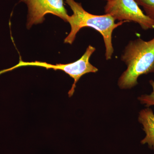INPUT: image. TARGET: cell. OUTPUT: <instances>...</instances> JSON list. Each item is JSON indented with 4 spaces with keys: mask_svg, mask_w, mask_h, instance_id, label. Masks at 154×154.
<instances>
[{
    "mask_svg": "<svg viewBox=\"0 0 154 154\" xmlns=\"http://www.w3.org/2000/svg\"><path fill=\"white\" fill-rule=\"evenodd\" d=\"M96 51L95 47L90 45L88 48L85 52L79 59L74 62L68 64H57L56 65L51 64L46 62L37 61L25 62L22 60L19 61V63L15 66L7 69L2 71V73L13 70L14 69L22 66H38L48 69L55 70H60L67 74L69 76L74 80L71 89L68 92L69 97H71L73 95L76 88V85L78 81L84 75L88 73H96L98 72V69L91 64L90 62V57Z\"/></svg>",
    "mask_w": 154,
    "mask_h": 154,
    "instance_id": "3",
    "label": "cell"
},
{
    "mask_svg": "<svg viewBox=\"0 0 154 154\" xmlns=\"http://www.w3.org/2000/svg\"><path fill=\"white\" fill-rule=\"evenodd\" d=\"M73 12L69 16L67 22L71 26L70 32L65 38L64 43L72 45L75 39L77 33L82 28L90 27L94 28L101 33L103 37L105 47V58L111 59L114 49L112 44L113 30L127 22L120 21L116 23L115 20L110 15H95L90 14L83 8L82 4L75 0H65Z\"/></svg>",
    "mask_w": 154,
    "mask_h": 154,
    "instance_id": "1",
    "label": "cell"
},
{
    "mask_svg": "<svg viewBox=\"0 0 154 154\" xmlns=\"http://www.w3.org/2000/svg\"><path fill=\"white\" fill-rule=\"evenodd\" d=\"M105 1H107V2H108V1H110V0H105Z\"/></svg>",
    "mask_w": 154,
    "mask_h": 154,
    "instance_id": "9",
    "label": "cell"
},
{
    "mask_svg": "<svg viewBox=\"0 0 154 154\" xmlns=\"http://www.w3.org/2000/svg\"><path fill=\"white\" fill-rule=\"evenodd\" d=\"M105 12L115 20L137 23L144 30L154 29V19L146 15L135 0H110Z\"/></svg>",
    "mask_w": 154,
    "mask_h": 154,
    "instance_id": "4",
    "label": "cell"
},
{
    "mask_svg": "<svg viewBox=\"0 0 154 154\" xmlns=\"http://www.w3.org/2000/svg\"><path fill=\"white\" fill-rule=\"evenodd\" d=\"M127 69L118 81L122 89H130L138 84L139 77L154 72V37L149 41L140 38L129 42L121 56Z\"/></svg>",
    "mask_w": 154,
    "mask_h": 154,
    "instance_id": "2",
    "label": "cell"
},
{
    "mask_svg": "<svg viewBox=\"0 0 154 154\" xmlns=\"http://www.w3.org/2000/svg\"><path fill=\"white\" fill-rule=\"evenodd\" d=\"M139 6L142 7L146 15L154 19V0H135Z\"/></svg>",
    "mask_w": 154,
    "mask_h": 154,
    "instance_id": "7",
    "label": "cell"
},
{
    "mask_svg": "<svg viewBox=\"0 0 154 154\" xmlns=\"http://www.w3.org/2000/svg\"><path fill=\"white\" fill-rule=\"evenodd\" d=\"M139 121L143 125L146 136L140 143L147 144L149 147L154 151V114L150 108L141 110L138 118Z\"/></svg>",
    "mask_w": 154,
    "mask_h": 154,
    "instance_id": "6",
    "label": "cell"
},
{
    "mask_svg": "<svg viewBox=\"0 0 154 154\" xmlns=\"http://www.w3.org/2000/svg\"><path fill=\"white\" fill-rule=\"evenodd\" d=\"M149 83L153 88V92L150 95H144L139 97L138 100L141 104H145L146 107L154 105V81L150 80Z\"/></svg>",
    "mask_w": 154,
    "mask_h": 154,
    "instance_id": "8",
    "label": "cell"
},
{
    "mask_svg": "<svg viewBox=\"0 0 154 154\" xmlns=\"http://www.w3.org/2000/svg\"><path fill=\"white\" fill-rule=\"evenodd\" d=\"M28 7L27 28L44 22L47 14L55 15L67 22L69 15L64 6V0H20Z\"/></svg>",
    "mask_w": 154,
    "mask_h": 154,
    "instance_id": "5",
    "label": "cell"
}]
</instances>
